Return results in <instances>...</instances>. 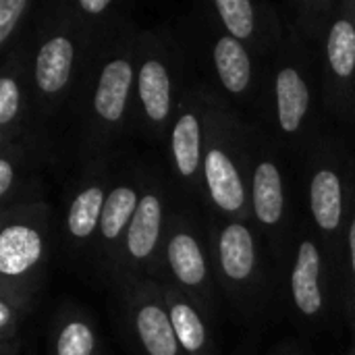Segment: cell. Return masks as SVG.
I'll use <instances>...</instances> for the list:
<instances>
[{
    "mask_svg": "<svg viewBox=\"0 0 355 355\" xmlns=\"http://www.w3.org/2000/svg\"><path fill=\"white\" fill-rule=\"evenodd\" d=\"M137 35L139 27L131 23L100 42L89 60L62 123V154L71 158L73 168L112 160L127 148L135 119Z\"/></svg>",
    "mask_w": 355,
    "mask_h": 355,
    "instance_id": "obj_1",
    "label": "cell"
},
{
    "mask_svg": "<svg viewBox=\"0 0 355 355\" xmlns=\"http://www.w3.org/2000/svg\"><path fill=\"white\" fill-rule=\"evenodd\" d=\"M98 40L64 2L42 6L31 29L21 42L25 50L27 87L31 98L33 129L37 139L58 162V127H62L71 100L89 67Z\"/></svg>",
    "mask_w": 355,
    "mask_h": 355,
    "instance_id": "obj_2",
    "label": "cell"
},
{
    "mask_svg": "<svg viewBox=\"0 0 355 355\" xmlns=\"http://www.w3.org/2000/svg\"><path fill=\"white\" fill-rule=\"evenodd\" d=\"M289 25V21H287ZM320 71L316 52L289 25L277 54L264 64L256 123L287 158L302 160L320 133Z\"/></svg>",
    "mask_w": 355,
    "mask_h": 355,
    "instance_id": "obj_3",
    "label": "cell"
},
{
    "mask_svg": "<svg viewBox=\"0 0 355 355\" xmlns=\"http://www.w3.org/2000/svg\"><path fill=\"white\" fill-rule=\"evenodd\" d=\"M300 162L302 212L318 235L339 285L355 193V160L343 139L333 135V131L320 129Z\"/></svg>",
    "mask_w": 355,
    "mask_h": 355,
    "instance_id": "obj_4",
    "label": "cell"
},
{
    "mask_svg": "<svg viewBox=\"0 0 355 355\" xmlns=\"http://www.w3.org/2000/svg\"><path fill=\"white\" fill-rule=\"evenodd\" d=\"M204 210L206 216L250 223V123L206 83Z\"/></svg>",
    "mask_w": 355,
    "mask_h": 355,
    "instance_id": "obj_5",
    "label": "cell"
},
{
    "mask_svg": "<svg viewBox=\"0 0 355 355\" xmlns=\"http://www.w3.org/2000/svg\"><path fill=\"white\" fill-rule=\"evenodd\" d=\"M208 248L218 293L245 318L258 320L279 289V275L252 223L208 216Z\"/></svg>",
    "mask_w": 355,
    "mask_h": 355,
    "instance_id": "obj_6",
    "label": "cell"
},
{
    "mask_svg": "<svg viewBox=\"0 0 355 355\" xmlns=\"http://www.w3.org/2000/svg\"><path fill=\"white\" fill-rule=\"evenodd\" d=\"M185 44L164 25L139 29L133 131L164 148L177 104L193 81Z\"/></svg>",
    "mask_w": 355,
    "mask_h": 355,
    "instance_id": "obj_7",
    "label": "cell"
},
{
    "mask_svg": "<svg viewBox=\"0 0 355 355\" xmlns=\"http://www.w3.org/2000/svg\"><path fill=\"white\" fill-rule=\"evenodd\" d=\"M285 158L283 150L256 123H250V223L258 231L279 281L302 220V208L297 212L291 196Z\"/></svg>",
    "mask_w": 355,
    "mask_h": 355,
    "instance_id": "obj_8",
    "label": "cell"
},
{
    "mask_svg": "<svg viewBox=\"0 0 355 355\" xmlns=\"http://www.w3.org/2000/svg\"><path fill=\"white\" fill-rule=\"evenodd\" d=\"M154 281L168 283L187 295L210 320L218 314V285L214 279L208 231L202 227L198 206L179 198L164 237Z\"/></svg>",
    "mask_w": 355,
    "mask_h": 355,
    "instance_id": "obj_9",
    "label": "cell"
},
{
    "mask_svg": "<svg viewBox=\"0 0 355 355\" xmlns=\"http://www.w3.org/2000/svg\"><path fill=\"white\" fill-rule=\"evenodd\" d=\"M168 173L162 164L144 156V185L135 216L129 225L110 289L137 279H154L162 254L171 214L179 202Z\"/></svg>",
    "mask_w": 355,
    "mask_h": 355,
    "instance_id": "obj_10",
    "label": "cell"
},
{
    "mask_svg": "<svg viewBox=\"0 0 355 355\" xmlns=\"http://www.w3.org/2000/svg\"><path fill=\"white\" fill-rule=\"evenodd\" d=\"M279 289H285V302L291 316L310 329L327 324L337 310L343 314L337 279L327 260L324 248L304 212Z\"/></svg>",
    "mask_w": 355,
    "mask_h": 355,
    "instance_id": "obj_11",
    "label": "cell"
},
{
    "mask_svg": "<svg viewBox=\"0 0 355 355\" xmlns=\"http://www.w3.org/2000/svg\"><path fill=\"white\" fill-rule=\"evenodd\" d=\"M56 252V218L50 202L0 210V285L46 283Z\"/></svg>",
    "mask_w": 355,
    "mask_h": 355,
    "instance_id": "obj_12",
    "label": "cell"
},
{
    "mask_svg": "<svg viewBox=\"0 0 355 355\" xmlns=\"http://www.w3.org/2000/svg\"><path fill=\"white\" fill-rule=\"evenodd\" d=\"M119 156V154H116ZM112 160H98L73 168L62 214L56 223V252L62 260L87 270L94 243L100 229V218L112 177Z\"/></svg>",
    "mask_w": 355,
    "mask_h": 355,
    "instance_id": "obj_13",
    "label": "cell"
},
{
    "mask_svg": "<svg viewBox=\"0 0 355 355\" xmlns=\"http://www.w3.org/2000/svg\"><path fill=\"white\" fill-rule=\"evenodd\" d=\"M144 185V156H133L125 148L112 164V177L108 196L104 202L98 237L89 258L87 272H92L100 283L110 287L114 268L129 231V225L135 216Z\"/></svg>",
    "mask_w": 355,
    "mask_h": 355,
    "instance_id": "obj_14",
    "label": "cell"
},
{
    "mask_svg": "<svg viewBox=\"0 0 355 355\" xmlns=\"http://www.w3.org/2000/svg\"><path fill=\"white\" fill-rule=\"evenodd\" d=\"M206 83L191 81L183 92L164 144L166 173L179 196L204 208V144H206Z\"/></svg>",
    "mask_w": 355,
    "mask_h": 355,
    "instance_id": "obj_15",
    "label": "cell"
},
{
    "mask_svg": "<svg viewBox=\"0 0 355 355\" xmlns=\"http://www.w3.org/2000/svg\"><path fill=\"white\" fill-rule=\"evenodd\" d=\"M112 300L116 302V320L131 354L185 355L158 281H127L112 289Z\"/></svg>",
    "mask_w": 355,
    "mask_h": 355,
    "instance_id": "obj_16",
    "label": "cell"
},
{
    "mask_svg": "<svg viewBox=\"0 0 355 355\" xmlns=\"http://www.w3.org/2000/svg\"><path fill=\"white\" fill-rule=\"evenodd\" d=\"M318 71L327 112L349 123L355 102V0H339L318 52Z\"/></svg>",
    "mask_w": 355,
    "mask_h": 355,
    "instance_id": "obj_17",
    "label": "cell"
},
{
    "mask_svg": "<svg viewBox=\"0 0 355 355\" xmlns=\"http://www.w3.org/2000/svg\"><path fill=\"white\" fill-rule=\"evenodd\" d=\"M208 60L218 96L235 110L237 106L256 108L264 81V62L245 44L229 35L212 17L208 19Z\"/></svg>",
    "mask_w": 355,
    "mask_h": 355,
    "instance_id": "obj_18",
    "label": "cell"
},
{
    "mask_svg": "<svg viewBox=\"0 0 355 355\" xmlns=\"http://www.w3.org/2000/svg\"><path fill=\"white\" fill-rule=\"evenodd\" d=\"M212 19L235 40L245 44L264 64L277 54L287 35V17L268 2L214 0L208 4Z\"/></svg>",
    "mask_w": 355,
    "mask_h": 355,
    "instance_id": "obj_19",
    "label": "cell"
},
{
    "mask_svg": "<svg viewBox=\"0 0 355 355\" xmlns=\"http://www.w3.org/2000/svg\"><path fill=\"white\" fill-rule=\"evenodd\" d=\"M0 144H27L35 152L44 154L52 166L56 164V158L37 139L33 129L25 50L21 44L4 54L0 62Z\"/></svg>",
    "mask_w": 355,
    "mask_h": 355,
    "instance_id": "obj_20",
    "label": "cell"
},
{
    "mask_svg": "<svg viewBox=\"0 0 355 355\" xmlns=\"http://www.w3.org/2000/svg\"><path fill=\"white\" fill-rule=\"evenodd\" d=\"M52 162L27 144H0V210L46 202L42 168Z\"/></svg>",
    "mask_w": 355,
    "mask_h": 355,
    "instance_id": "obj_21",
    "label": "cell"
},
{
    "mask_svg": "<svg viewBox=\"0 0 355 355\" xmlns=\"http://www.w3.org/2000/svg\"><path fill=\"white\" fill-rule=\"evenodd\" d=\"M46 355H100V337L92 316L75 304H62L48 327Z\"/></svg>",
    "mask_w": 355,
    "mask_h": 355,
    "instance_id": "obj_22",
    "label": "cell"
},
{
    "mask_svg": "<svg viewBox=\"0 0 355 355\" xmlns=\"http://www.w3.org/2000/svg\"><path fill=\"white\" fill-rule=\"evenodd\" d=\"M44 285H0V355H25V324Z\"/></svg>",
    "mask_w": 355,
    "mask_h": 355,
    "instance_id": "obj_23",
    "label": "cell"
},
{
    "mask_svg": "<svg viewBox=\"0 0 355 355\" xmlns=\"http://www.w3.org/2000/svg\"><path fill=\"white\" fill-rule=\"evenodd\" d=\"M168 308V316L185 355H218L216 343L212 341L210 320L204 312L177 287L168 283H158Z\"/></svg>",
    "mask_w": 355,
    "mask_h": 355,
    "instance_id": "obj_24",
    "label": "cell"
},
{
    "mask_svg": "<svg viewBox=\"0 0 355 355\" xmlns=\"http://www.w3.org/2000/svg\"><path fill=\"white\" fill-rule=\"evenodd\" d=\"M69 15L89 29L98 40H106L133 23L131 4L121 0H73L64 2Z\"/></svg>",
    "mask_w": 355,
    "mask_h": 355,
    "instance_id": "obj_25",
    "label": "cell"
},
{
    "mask_svg": "<svg viewBox=\"0 0 355 355\" xmlns=\"http://www.w3.org/2000/svg\"><path fill=\"white\" fill-rule=\"evenodd\" d=\"M337 4L339 0H302L285 6V10L289 12L285 15L289 25L316 52V56L320 52L329 23L337 10Z\"/></svg>",
    "mask_w": 355,
    "mask_h": 355,
    "instance_id": "obj_26",
    "label": "cell"
},
{
    "mask_svg": "<svg viewBox=\"0 0 355 355\" xmlns=\"http://www.w3.org/2000/svg\"><path fill=\"white\" fill-rule=\"evenodd\" d=\"M40 10L31 0H0V52L15 50L33 25V12Z\"/></svg>",
    "mask_w": 355,
    "mask_h": 355,
    "instance_id": "obj_27",
    "label": "cell"
},
{
    "mask_svg": "<svg viewBox=\"0 0 355 355\" xmlns=\"http://www.w3.org/2000/svg\"><path fill=\"white\" fill-rule=\"evenodd\" d=\"M341 308H343V318L347 327L355 335V193L354 204H352V216H349V227H347V237H345V254H343V266H341Z\"/></svg>",
    "mask_w": 355,
    "mask_h": 355,
    "instance_id": "obj_28",
    "label": "cell"
},
{
    "mask_svg": "<svg viewBox=\"0 0 355 355\" xmlns=\"http://www.w3.org/2000/svg\"><path fill=\"white\" fill-rule=\"evenodd\" d=\"M352 125H354V129H355V102H354V112H352V121H349Z\"/></svg>",
    "mask_w": 355,
    "mask_h": 355,
    "instance_id": "obj_29",
    "label": "cell"
},
{
    "mask_svg": "<svg viewBox=\"0 0 355 355\" xmlns=\"http://www.w3.org/2000/svg\"><path fill=\"white\" fill-rule=\"evenodd\" d=\"M25 355H35V352H33L31 347H27V352H25Z\"/></svg>",
    "mask_w": 355,
    "mask_h": 355,
    "instance_id": "obj_30",
    "label": "cell"
},
{
    "mask_svg": "<svg viewBox=\"0 0 355 355\" xmlns=\"http://www.w3.org/2000/svg\"><path fill=\"white\" fill-rule=\"evenodd\" d=\"M281 355H283V354H281Z\"/></svg>",
    "mask_w": 355,
    "mask_h": 355,
    "instance_id": "obj_31",
    "label": "cell"
}]
</instances>
